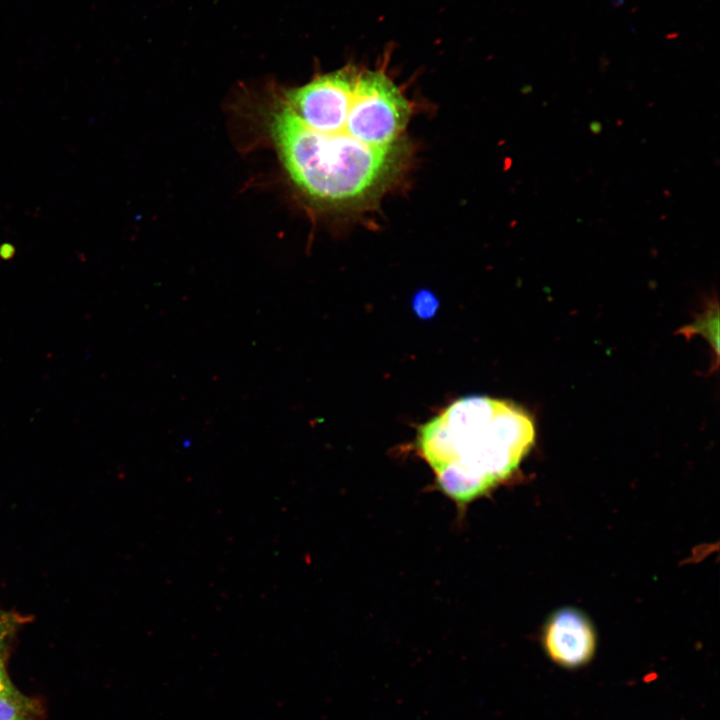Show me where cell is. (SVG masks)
Segmentation results:
<instances>
[{
	"label": "cell",
	"instance_id": "8",
	"mask_svg": "<svg viewBox=\"0 0 720 720\" xmlns=\"http://www.w3.org/2000/svg\"><path fill=\"white\" fill-rule=\"evenodd\" d=\"M16 253L15 246L11 243H3L0 245V258L2 260H10Z\"/></svg>",
	"mask_w": 720,
	"mask_h": 720
},
{
	"label": "cell",
	"instance_id": "2",
	"mask_svg": "<svg viewBox=\"0 0 720 720\" xmlns=\"http://www.w3.org/2000/svg\"><path fill=\"white\" fill-rule=\"evenodd\" d=\"M267 113V130L289 178L314 203L347 207L382 191L399 168L401 144L375 148L343 128L321 133L306 127L281 95Z\"/></svg>",
	"mask_w": 720,
	"mask_h": 720
},
{
	"label": "cell",
	"instance_id": "4",
	"mask_svg": "<svg viewBox=\"0 0 720 720\" xmlns=\"http://www.w3.org/2000/svg\"><path fill=\"white\" fill-rule=\"evenodd\" d=\"M541 642L546 656L566 669H578L589 664L597 647L591 621L574 608L557 610L546 620Z\"/></svg>",
	"mask_w": 720,
	"mask_h": 720
},
{
	"label": "cell",
	"instance_id": "3",
	"mask_svg": "<svg viewBox=\"0 0 720 720\" xmlns=\"http://www.w3.org/2000/svg\"><path fill=\"white\" fill-rule=\"evenodd\" d=\"M410 115L409 101L385 72L357 70L347 117L355 139L375 148L398 146Z\"/></svg>",
	"mask_w": 720,
	"mask_h": 720
},
{
	"label": "cell",
	"instance_id": "6",
	"mask_svg": "<svg viewBox=\"0 0 720 720\" xmlns=\"http://www.w3.org/2000/svg\"><path fill=\"white\" fill-rule=\"evenodd\" d=\"M438 307L436 298L427 291L419 292L413 300V308L421 318L431 317Z\"/></svg>",
	"mask_w": 720,
	"mask_h": 720
},
{
	"label": "cell",
	"instance_id": "5",
	"mask_svg": "<svg viewBox=\"0 0 720 720\" xmlns=\"http://www.w3.org/2000/svg\"><path fill=\"white\" fill-rule=\"evenodd\" d=\"M40 704L18 689L0 693V720H38Z\"/></svg>",
	"mask_w": 720,
	"mask_h": 720
},
{
	"label": "cell",
	"instance_id": "9",
	"mask_svg": "<svg viewBox=\"0 0 720 720\" xmlns=\"http://www.w3.org/2000/svg\"><path fill=\"white\" fill-rule=\"evenodd\" d=\"M9 626H10V623L8 622V620L6 619V617H5V616H2V615L0 614V643H1V642H6L7 637H8V634H9V632H10V631H9Z\"/></svg>",
	"mask_w": 720,
	"mask_h": 720
},
{
	"label": "cell",
	"instance_id": "7",
	"mask_svg": "<svg viewBox=\"0 0 720 720\" xmlns=\"http://www.w3.org/2000/svg\"><path fill=\"white\" fill-rule=\"evenodd\" d=\"M6 642L0 643V693L14 691L17 688L9 678L5 667Z\"/></svg>",
	"mask_w": 720,
	"mask_h": 720
},
{
	"label": "cell",
	"instance_id": "1",
	"mask_svg": "<svg viewBox=\"0 0 720 720\" xmlns=\"http://www.w3.org/2000/svg\"><path fill=\"white\" fill-rule=\"evenodd\" d=\"M534 439V422L522 408L468 396L420 427L417 448L439 488L458 504H467L507 479Z\"/></svg>",
	"mask_w": 720,
	"mask_h": 720
}]
</instances>
